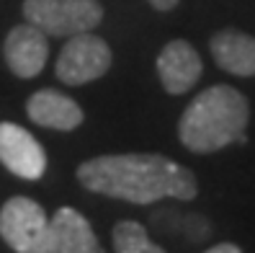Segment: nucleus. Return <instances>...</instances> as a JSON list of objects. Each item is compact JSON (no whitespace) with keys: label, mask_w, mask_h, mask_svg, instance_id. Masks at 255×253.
<instances>
[{"label":"nucleus","mask_w":255,"mask_h":253,"mask_svg":"<svg viewBox=\"0 0 255 253\" xmlns=\"http://www.w3.org/2000/svg\"><path fill=\"white\" fill-rule=\"evenodd\" d=\"M0 163L26 181H39L47 171V153L31 132L13 122H0Z\"/></svg>","instance_id":"6"},{"label":"nucleus","mask_w":255,"mask_h":253,"mask_svg":"<svg viewBox=\"0 0 255 253\" xmlns=\"http://www.w3.org/2000/svg\"><path fill=\"white\" fill-rule=\"evenodd\" d=\"M204 253H243V248L235 246V243H217L212 248H206Z\"/></svg>","instance_id":"13"},{"label":"nucleus","mask_w":255,"mask_h":253,"mask_svg":"<svg viewBox=\"0 0 255 253\" xmlns=\"http://www.w3.org/2000/svg\"><path fill=\"white\" fill-rule=\"evenodd\" d=\"M23 16L49 36L93 31L103 21L98 0H23Z\"/></svg>","instance_id":"3"},{"label":"nucleus","mask_w":255,"mask_h":253,"mask_svg":"<svg viewBox=\"0 0 255 253\" xmlns=\"http://www.w3.org/2000/svg\"><path fill=\"white\" fill-rule=\"evenodd\" d=\"M78 181L93 194L131 204H155L160 199L191 202L199 181L186 166L155 153L101 155L78 166Z\"/></svg>","instance_id":"1"},{"label":"nucleus","mask_w":255,"mask_h":253,"mask_svg":"<svg viewBox=\"0 0 255 253\" xmlns=\"http://www.w3.org/2000/svg\"><path fill=\"white\" fill-rule=\"evenodd\" d=\"M250 103L232 85H212L188 103L178 122V137L191 153H217L232 142H245Z\"/></svg>","instance_id":"2"},{"label":"nucleus","mask_w":255,"mask_h":253,"mask_svg":"<svg viewBox=\"0 0 255 253\" xmlns=\"http://www.w3.org/2000/svg\"><path fill=\"white\" fill-rule=\"evenodd\" d=\"M109 67H111L109 44L91 31H83L70 36V41L62 47L54 72L67 85H85L106 75Z\"/></svg>","instance_id":"5"},{"label":"nucleus","mask_w":255,"mask_h":253,"mask_svg":"<svg viewBox=\"0 0 255 253\" xmlns=\"http://www.w3.org/2000/svg\"><path fill=\"white\" fill-rule=\"evenodd\" d=\"M201 57L186 39H173L162 47L157 57V75L168 93L181 96L188 93L201 78Z\"/></svg>","instance_id":"8"},{"label":"nucleus","mask_w":255,"mask_h":253,"mask_svg":"<svg viewBox=\"0 0 255 253\" xmlns=\"http://www.w3.org/2000/svg\"><path fill=\"white\" fill-rule=\"evenodd\" d=\"M214 62L240 78L255 75V36L237 31V28H222L209 41Z\"/></svg>","instance_id":"11"},{"label":"nucleus","mask_w":255,"mask_h":253,"mask_svg":"<svg viewBox=\"0 0 255 253\" xmlns=\"http://www.w3.org/2000/svg\"><path fill=\"white\" fill-rule=\"evenodd\" d=\"M47 253H103L98 238L78 210L59 207L49 220V251Z\"/></svg>","instance_id":"9"},{"label":"nucleus","mask_w":255,"mask_h":253,"mask_svg":"<svg viewBox=\"0 0 255 253\" xmlns=\"http://www.w3.org/2000/svg\"><path fill=\"white\" fill-rule=\"evenodd\" d=\"M155 10H173L178 5V0H147Z\"/></svg>","instance_id":"14"},{"label":"nucleus","mask_w":255,"mask_h":253,"mask_svg":"<svg viewBox=\"0 0 255 253\" xmlns=\"http://www.w3.org/2000/svg\"><path fill=\"white\" fill-rule=\"evenodd\" d=\"M0 238L16 253L49 251V220L44 207L28 197H13L0 207Z\"/></svg>","instance_id":"4"},{"label":"nucleus","mask_w":255,"mask_h":253,"mask_svg":"<svg viewBox=\"0 0 255 253\" xmlns=\"http://www.w3.org/2000/svg\"><path fill=\"white\" fill-rule=\"evenodd\" d=\"M26 111L31 116V122L47 129H59L70 132L83 124V109L75 103V98L54 91V88H41L36 91L26 103Z\"/></svg>","instance_id":"10"},{"label":"nucleus","mask_w":255,"mask_h":253,"mask_svg":"<svg viewBox=\"0 0 255 253\" xmlns=\"http://www.w3.org/2000/svg\"><path fill=\"white\" fill-rule=\"evenodd\" d=\"M111 238H114V253H165V248L149 238L142 222L134 220L116 222Z\"/></svg>","instance_id":"12"},{"label":"nucleus","mask_w":255,"mask_h":253,"mask_svg":"<svg viewBox=\"0 0 255 253\" xmlns=\"http://www.w3.org/2000/svg\"><path fill=\"white\" fill-rule=\"evenodd\" d=\"M3 54H5V62H8L13 75H18L23 80L36 78L44 70L47 57H49L47 34L28 21L21 23V26H13L5 36Z\"/></svg>","instance_id":"7"}]
</instances>
